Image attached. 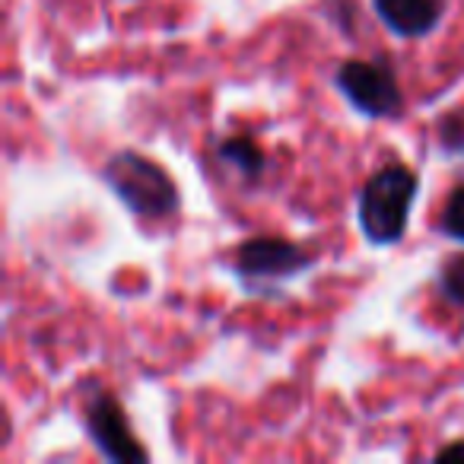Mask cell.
<instances>
[{
    "mask_svg": "<svg viewBox=\"0 0 464 464\" xmlns=\"http://www.w3.org/2000/svg\"><path fill=\"white\" fill-rule=\"evenodd\" d=\"M417 188V172L401 162H388L369 175L356 194V223L369 246L388 248L404 239Z\"/></svg>",
    "mask_w": 464,
    "mask_h": 464,
    "instance_id": "obj_1",
    "label": "cell"
},
{
    "mask_svg": "<svg viewBox=\"0 0 464 464\" xmlns=\"http://www.w3.org/2000/svg\"><path fill=\"white\" fill-rule=\"evenodd\" d=\"M102 181L140 219H169L179 213L181 194L172 175L137 150H118L105 160Z\"/></svg>",
    "mask_w": 464,
    "mask_h": 464,
    "instance_id": "obj_2",
    "label": "cell"
},
{
    "mask_svg": "<svg viewBox=\"0 0 464 464\" xmlns=\"http://www.w3.org/2000/svg\"><path fill=\"white\" fill-rule=\"evenodd\" d=\"M315 265L309 252L284 236H252L239 242L232 252V274L248 286V290H267L274 284L299 277L303 271Z\"/></svg>",
    "mask_w": 464,
    "mask_h": 464,
    "instance_id": "obj_3",
    "label": "cell"
},
{
    "mask_svg": "<svg viewBox=\"0 0 464 464\" xmlns=\"http://www.w3.org/2000/svg\"><path fill=\"white\" fill-rule=\"evenodd\" d=\"M334 86L350 109L366 118H401L404 111V92L385 61H343L334 73Z\"/></svg>",
    "mask_w": 464,
    "mask_h": 464,
    "instance_id": "obj_4",
    "label": "cell"
},
{
    "mask_svg": "<svg viewBox=\"0 0 464 464\" xmlns=\"http://www.w3.org/2000/svg\"><path fill=\"white\" fill-rule=\"evenodd\" d=\"M83 430L99 449L105 461L115 464H140L147 461V449L137 442L134 430H130L128 417H124L118 398L109 392H92L90 401L83 404Z\"/></svg>",
    "mask_w": 464,
    "mask_h": 464,
    "instance_id": "obj_5",
    "label": "cell"
},
{
    "mask_svg": "<svg viewBox=\"0 0 464 464\" xmlns=\"http://www.w3.org/2000/svg\"><path fill=\"white\" fill-rule=\"evenodd\" d=\"M372 10L401 39H423L442 20V0H372Z\"/></svg>",
    "mask_w": 464,
    "mask_h": 464,
    "instance_id": "obj_6",
    "label": "cell"
},
{
    "mask_svg": "<svg viewBox=\"0 0 464 464\" xmlns=\"http://www.w3.org/2000/svg\"><path fill=\"white\" fill-rule=\"evenodd\" d=\"M217 160L223 162V166L236 169L239 179L248 181V185L261 181V175H265V169H267L265 150H261L252 137H226V140H219Z\"/></svg>",
    "mask_w": 464,
    "mask_h": 464,
    "instance_id": "obj_7",
    "label": "cell"
},
{
    "mask_svg": "<svg viewBox=\"0 0 464 464\" xmlns=\"http://www.w3.org/2000/svg\"><path fill=\"white\" fill-rule=\"evenodd\" d=\"M436 286L451 305H464V252L449 255L436 271Z\"/></svg>",
    "mask_w": 464,
    "mask_h": 464,
    "instance_id": "obj_8",
    "label": "cell"
},
{
    "mask_svg": "<svg viewBox=\"0 0 464 464\" xmlns=\"http://www.w3.org/2000/svg\"><path fill=\"white\" fill-rule=\"evenodd\" d=\"M439 232L455 242H464V185H458L445 200L442 217H439Z\"/></svg>",
    "mask_w": 464,
    "mask_h": 464,
    "instance_id": "obj_9",
    "label": "cell"
},
{
    "mask_svg": "<svg viewBox=\"0 0 464 464\" xmlns=\"http://www.w3.org/2000/svg\"><path fill=\"white\" fill-rule=\"evenodd\" d=\"M436 140L445 153H464V115L451 111V115H442L436 124Z\"/></svg>",
    "mask_w": 464,
    "mask_h": 464,
    "instance_id": "obj_10",
    "label": "cell"
},
{
    "mask_svg": "<svg viewBox=\"0 0 464 464\" xmlns=\"http://www.w3.org/2000/svg\"><path fill=\"white\" fill-rule=\"evenodd\" d=\"M436 458L439 461H451V458H464V442H449V445H442V449L436 451Z\"/></svg>",
    "mask_w": 464,
    "mask_h": 464,
    "instance_id": "obj_11",
    "label": "cell"
}]
</instances>
